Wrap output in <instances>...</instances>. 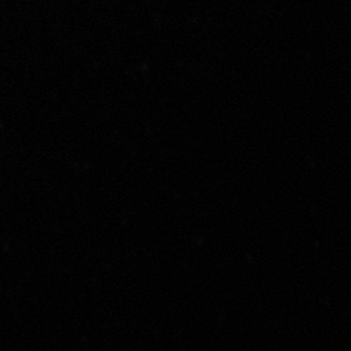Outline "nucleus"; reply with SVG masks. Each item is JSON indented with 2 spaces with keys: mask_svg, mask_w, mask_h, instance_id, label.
Returning a JSON list of instances; mask_svg holds the SVG:
<instances>
[]
</instances>
